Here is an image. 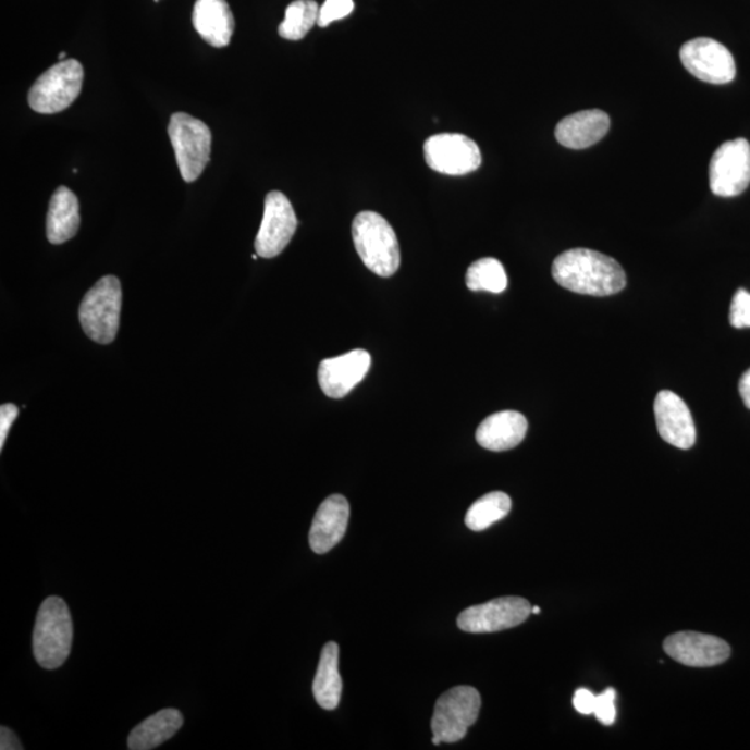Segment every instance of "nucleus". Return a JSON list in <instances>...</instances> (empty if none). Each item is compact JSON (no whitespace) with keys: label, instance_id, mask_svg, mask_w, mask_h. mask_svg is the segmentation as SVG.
<instances>
[{"label":"nucleus","instance_id":"19","mask_svg":"<svg viewBox=\"0 0 750 750\" xmlns=\"http://www.w3.org/2000/svg\"><path fill=\"white\" fill-rule=\"evenodd\" d=\"M193 23L196 33L210 47H229L235 29V20L226 0H196Z\"/></svg>","mask_w":750,"mask_h":750},{"label":"nucleus","instance_id":"12","mask_svg":"<svg viewBox=\"0 0 750 750\" xmlns=\"http://www.w3.org/2000/svg\"><path fill=\"white\" fill-rule=\"evenodd\" d=\"M296 226H298V219L290 199L279 190L267 195L263 220L255 239L256 254L265 259L279 256L291 243Z\"/></svg>","mask_w":750,"mask_h":750},{"label":"nucleus","instance_id":"7","mask_svg":"<svg viewBox=\"0 0 750 750\" xmlns=\"http://www.w3.org/2000/svg\"><path fill=\"white\" fill-rule=\"evenodd\" d=\"M481 709L480 692L472 687H455L438 699L431 728L442 743H455L475 726Z\"/></svg>","mask_w":750,"mask_h":750},{"label":"nucleus","instance_id":"32","mask_svg":"<svg viewBox=\"0 0 750 750\" xmlns=\"http://www.w3.org/2000/svg\"><path fill=\"white\" fill-rule=\"evenodd\" d=\"M739 394H741L743 404L750 409V369L743 372L741 381H739Z\"/></svg>","mask_w":750,"mask_h":750},{"label":"nucleus","instance_id":"14","mask_svg":"<svg viewBox=\"0 0 750 750\" xmlns=\"http://www.w3.org/2000/svg\"><path fill=\"white\" fill-rule=\"evenodd\" d=\"M659 434L678 450H691L697 442V427L686 402L672 391L659 392L654 399Z\"/></svg>","mask_w":750,"mask_h":750},{"label":"nucleus","instance_id":"6","mask_svg":"<svg viewBox=\"0 0 750 750\" xmlns=\"http://www.w3.org/2000/svg\"><path fill=\"white\" fill-rule=\"evenodd\" d=\"M169 137L175 159L186 183H194L202 175L211 152V131L202 122L186 113L171 115Z\"/></svg>","mask_w":750,"mask_h":750},{"label":"nucleus","instance_id":"17","mask_svg":"<svg viewBox=\"0 0 750 750\" xmlns=\"http://www.w3.org/2000/svg\"><path fill=\"white\" fill-rule=\"evenodd\" d=\"M611 128V118L602 110H583L563 119L557 124V143L568 149H586L595 145Z\"/></svg>","mask_w":750,"mask_h":750},{"label":"nucleus","instance_id":"16","mask_svg":"<svg viewBox=\"0 0 750 750\" xmlns=\"http://www.w3.org/2000/svg\"><path fill=\"white\" fill-rule=\"evenodd\" d=\"M351 507L345 496L331 495L317 508L309 533L311 551L324 555L345 537Z\"/></svg>","mask_w":750,"mask_h":750},{"label":"nucleus","instance_id":"29","mask_svg":"<svg viewBox=\"0 0 750 750\" xmlns=\"http://www.w3.org/2000/svg\"><path fill=\"white\" fill-rule=\"evenodd\" d=\"M19 407L12 404L0 407V450H3L4 442L8 440L10 427L17 419Z\"/></svg>","mask_w":750,"mask_h":750},{"label":"nucleus","instance_id":"5","mask_svg":"<svg viewBox=\"0 0 750 750\" xmlns=\"http://www.w3.org/2000/svg\"><path fill=\"white\" fill-rule=\"evenodd\" d=\"M83 83V64L75 59L63 60L45 72L29 89V108L41 114L63 112L79 97Z\"/></svg>","mask_w":750,"mask_h":750},{"label":"nucleus","instance_id":"27","mask_svg":"<svg viewBox=\"0 0 750 750\" xmlns=\"http://www.w3.org/2000/svg\"><path fill=\"white\" fill-rule=\"evenodd\" d=\"M729 323L735 329H750V294L747 290H738L734 295Z\"/></svg>","mask_w":750,"mask_h":750},{"label":"nucleus","instance_id":"34","mask_svg":"<svg viewBox=\"0 0 750 750\" xmlns=\"http://www.w3.org/2000/svg\"><path fill=\"white\" fill-rule=\"evenodd\" d=\"M532 613H533V614H540V613H541V608L538 607V606H533V607H532Z\"/></svg>","mask_w":750,"mask_h":750},{"label":"nucleus","instance_id":"22","mask_svg":"<svg viewBox=\"0 0 750 750\" xmlns=\"http://www.w3.org/2000/svg\"><path fill=\"white\" fill-rule=\"evenodd\" d=\"M316 702L325 710L339 708L342 694L340 674V648L335 642L325 643L313 681Z\"/></svg>","mask_w":750,"mask_h":750},{"label":"nucleus","instance_id":"23","mask_svg":"<svg viewBox=\"0 0 750 750\" xmlns=\"http://www.w3.org/2000/svg\"><path fill=\"white\" fill-rule=\"evenodd\" d=\"M512 500L505 492H491L472 503L466 515V526L471 531L487 530L511 513Z\"/></svg>","mask_w":750,"mask_h":750},{"label":"nucleus","instance_id":"35","mask_svg":"<svg viewBox=\"0 0 750 750\" xmlns=\"http://www.w3.org/2000/svg\"><path fill=\"white\" fill-rule=\"evenodd\" d=\"M59 60H60V62H63V60H65V53L64 52L59 54Z\"/></svg>","mask_w":750,"mask_h":750},{"label":"nucleus","instance_id":"36","mask_svg":"<svg viewBox=\"0 0 750 750\" xmlns=\"http://www.w3.org/2000/svg\"><path fill=\"white\" fill-rule=\"evenodd\" d=\"M258 258H259L258 254H255L254 256H251V259H254V260H258Z\"/></svg>","mask_w":750,"mask_h":750},{"label":"nucleus","instance_id":"13","mask_svg":"<svg viewBox=\"0 0 750 750\" xmlns=\"http://www.w3.org/2000/svg\"><path fill=\"white\" fill-rule=\"evenodd\" d=\"M663 648L669 657L688 667L717 666L731 654V648L723 639L692 631L673 634Z\"/></svg>","mask_w":750,"mask_h":750},{"label":"nucleus","instance_id":"26","mask_svg":"<svg viewBox=\"0 0 750 750\" xmlns=\"http://www.w3.org/2000/svg\"><path fill=\"white\" fill-rule=\"evenodd\" d=\"M355 10L354 0H325L323 7L320 8L319 27L324 28L339 20L349 16Z\"/></svg>","mask_w":750,"mask_h":750},{"label":"nucleus","instance_id":"9","mask_svg":"<svg viewBox=\"0 0 750 750\" xmlns=\"http://www.w3.org/2000/svg\"><path fill=\"white\" fill-rule=\"evenodd\" d=\"M679 59L688 73L704 83L728 84L737 75L731 52L716 39L694 38L684 44L679 50Z\"/></svg>","mask_w":750,"mask_h":750},{"label":"nucleus","instance_id":"18","mask_svg":"<svg viewBox=\"0 0 750 750\" xmlns=\"http://www.w3.org/2000/svg\"><path fill=\"white\" fill-rule=\"evenodd\" d=\"M527 430L528 422L521 413L500 411L481 422L476 432V440L488 451L505 452L520 445Z\"/></svg>","mask_w":750,"mask_h":750},{"label":"nucleus","instance_id":"25","mask_svg":"<svg viewBox=\"0 0 750 750\" xmlns=\"http://www.w3.org/2000/svg\"><path fill=\"white\" fill-rule=\"evenodd\" d=\"M467 288L470 291H487L491 294H502L507 288V274L500 260L485 258L475 261L468 267L466 275Z\"/></svg>","mask_w":750,"mask_h":750},{"label":"nucleus","instance_id":"24","mask_svg":"<svg viewBox=\"0 0 750 750\" xmlns=\"http://www.w3.org/2000/svg\"><path fill=\"white\" fill-rule=\"evenodd\" d=\"M320 8L315 0H295L286 8L284 22L280 24L281 38L300 41L319 22Z\"/></svg>","mask_w":750,"mask_h":750},{"label":"nucleus","instance_id":"10","mask_svg":"<svg viewBox=\"0 0 750 750\" xmlns=\"http://www.w3.org/2000/svg\"><path fill=\"white\" fill-rule=\"evenodd\" d=\"M428 168L446 175H466L480 169L482 158L475 140L462 134H438L425 144Z\"/></svg>","mask_w":750,"mask_h":750},{"label":"nucleus","instance_id":"21","mask_svg":"<svg viewBox=\"0 0 750 750\" xmlns=\"http://www.w3.org/2000/svg\"><path fill=\"white\" fill-rule=\"evenodd\" d=\"M184 717L177 709H163L139 723L131 731L128 749L150 750L169 741L183 727Z\"/></svg>","mask_w":750,"mask_h":750},{"label":"nucleus","instance_id":"28","mask_svg":"<svg viewBox=\"0 0 750 750\" xmlns=\"http://www.w3.org/2000/svg\"><path fill=\"white\" fill-rule=\"evenodd\" d=\"M593 714H595L603 726H612L617 716L616 691L613 688L606 689L605 692L597 697V706Z\"/></svg>","mask_w":750,"mask_h":750},{"label":"nucleus","instance_id":"1","mask_svg":"<svg viewBox=\"0 0 750 750\" xmlns=\"http://www.w3.org/2000/svg\"><path fill=\"white\" fill-rule=\"evenodd\" d=\"M552 275L563 288L581 295H614L627 284L626 273L616 260L591 249H571L557 256Z\"/></svg>","mask_w":750,"mask_h":750},{"label":"nucleus","instance_id":"8","mask_svg":"<svg viewBox=\"0 0 750 750\" xmlns=\"http://www.w3.org/2000/svg\"><path fill=\"white\" fill-rule=\"evenodd\" d=\"M712 193L722 198H734L750 184V144L747 139L727 140L714 152L709 165Z\"/></svg>","mask_w":750,"mask_h":750},{"label":"nucleus","instance_id":"2","mask_svg":"<svg viewBox=\"0 0 750 750\" xmlns=\"http://www.w3.org/2000/svg\"><path fill=\"white\" fill-rule=\"evenodd\" d=\"M72 614L62 598L45 599L37 614L33 636L35 661L47 669L62 667L72 652Z\"/></svg>","mask_w":750,"mask_h":750},{"label":"nucleus","instance_id":"3","mask_svg":"<svg viewBox=\"0 0 750 750\" xmlns=\"http://www.w3.org/2000/svg\"><path fill=\"white\" fill-rule=\"evenodd\" d=\"M354 244L367 269L380 276L399 270L401 249L391 224L376 211H361L352 224Z\"/></svg>","mask_w":750,"mask_h":750},{"label":"nucleus","instance_id":"33","mask_svg":"<svg viewBox=\"0 0 750 750\" xmlns=\"http://www.w3.org/2000/svg\"><path fill=\"white\" fill-rule=\"evenodd\" d=\"M432 743H434V745H435V747H438V745H441V743H442V741H441V739H440V738H438V737H432Z\"/></svg>","mask_w":750,"mask_h":750},{"label":"nucleus","instance_id":"20","mask_svg":"<svg viewBox=\"0 0 750 750\" xmlns=\"http://www.w3.org/2000/svg\"><path fill=\"white\" fill-rule=\"evenodd\" d=\"M82 218L77 196L67 186H59L50 199L47 235L50 244L67 243L78 233Z\"/></svg>","mask_w":750,"mask_h":750},{"label":"nucleus","instance_id":"4","mask_svg":"<svg viewBox=\"0 0 750 750\" xmlns=\"http://www.w3.org/2000/svg\"><path fill=\"white\" fill-rule=\"evenodd\" d=\"M123 292L118 276L106 275L84 296L79 323L85 334L100 345H109L118 335Z\"/></svg>","mask_w":750,"mask_h":750},{"label":"nucleus","instance_id":"30","mask_svg":"<svg viewBox=\"0 0 750 750\" xmlns=\"http://www.w3.org/2000/svg\"><path fill=\"white\" fill-rule=\"evenodd\" d=\"M573 704L578 713L587 714V716L588 714H593L597 706V694H593L586 688L578 689L574 693Z\"/></svg>","mask_w":750,"mask_h":750},{"label":"nucleus","instance_id":"31","mask_svg":"<svg viewBox=\"0 0 750 750\" xmlns=\"http://www.w3.org/2000/svg\"><path fill=\"white\" fill-rule=\"evenodd\" d=\"M0 749L2 750H22V743H20L16 734L12 731L9 727L0 728Z\"/></svg>","mask_w":750,"mask_h":750},{"label":"nucleus","instance_id":"11","mask_svg":"<svg viewBox=\"0 0 750 750\" xmlns=\"http://www.w3.org/2000/svg\"><path fill=\"white\" fill-rule=\"evenodd\" d=\"M532 607L526 599L507 597L466 608L457 618V626L465 632L485 634L503 631L525 623Z\"/></svg>","mask_w":750,"mask_h":750},{"label":"nucleus","instance_id":"15","mask_svg":"<svg viewBox=\"0 0 750 750\" xmlns=\"http://www.w3.org/2000/svg\"><path fill=\"white\" fill-rule=\"evenodd\" d=\"M371 367L369 352L356 349L347 354L321 361L319 384L324 394L332 399H342L359 382L365 380Z\"/></svg>","mask_w":750,"mask_h":750}]
</instances>
